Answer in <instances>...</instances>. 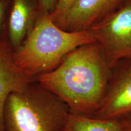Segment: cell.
Listing matches in <instances>:
<instances>
[{
	"label": "cell",
	"instance_id": "6da1fadb",
	"mask_svg": "<svg viewBox=\"0 0 131 131\" xmlns=\"http://www.w3.org/2000/svg\"><path fill=\"white\" fill-rule=\"evenodd\" d=\"M111 74L96 41L70 52L57 68L38 75L36 81L61 98L71 112L92 116L104 100Z\"/></svg>",
	"mask_w": 131,
	"mask_h": 131
},
{
	"label": "cell",
	"instance_id": "7a4b0ae2",
	"mask_svg": "<svg viewBox=\"0 0 131 131\" xmlns=\"http://www.w3.org/2000/svg\"><path fill=\"white\" fill-rule=\"evenodd\" d=\"M94 42L89 30L66 31L53 22L50 14L45 13L23 44L14 52V58L19 68L36 79L57 68L70 52Z\"/></svg>",
	"mask_w": 131,
	"mask_h": 131
},
{
	"label": "cell",
	"instance_id": "3957f363",
	"mask_svg": "<svg viewBox=\"0 0 131 131\" xmlns=\"http://www.w3.org/2000/svg\"><path fill=\"white\" fill-rule=\"evenodd\" d=\"M70 112L61 98L35 81L7 97L4 131H63Z\"/></svg>",
	"mask_w": 131,
	"mask_h": 131
},
{
	"label": "cell",
	"instance_id": "277c9868",
	"mask_svg": "<svg viewBox=\"0 0 131 131\" xmlns=\"http://www.w3.org/2000/svg\"><path fill=\"white\" fill-rule=\"evenodd\" d=\"M102 48L112 69L122 60H131V0L89 30Z\"/></svg>",
	"mask_w": 131,
	"mask_h": 131
},
{
	"label": "cell",
	"instance_id": "5b68a950",
	"mask_svg": "<svg viewBox=\"0 0 131 131\" xmlns=\"http://www.w3.org/2000/svg\"><path fill=\"white\" fill-rule=\"evenodd\" d=\"M131 115V60H122L112 69L107 93L92 117L120 119Z\"/></svg>",
	"mask_w": 131,
	"mask_h": 131
},
{
	"label": "cell",
	"instance_id": "8992f818",
	"mask_svg": "<svg viewBox=\"0 0 131 131\" xmlns=\"http://www.w3.org/2000/svg\"><path fill=\"white\" fill-rule=\"evenodd\" d=\"M125 0H76L59 27L69 32L89 30L112 14Z\"/></svg>",
	"mask_w": 131,
	"mask_h": 131
},
{
	"label": "cell",
	"instance_id": "52a82bcc",
	"mask_svg": "<svg viewBox=\"0 0 131 131\" xmlns=\"http://www.w3.org/2000/svg\"><path fill=\"white\" fill-rule=\"evenodd\" d=\"M35 80L16 64L10 45L0 41V131H4L3 112L8 96L14 92L26 89Z\"/></svg>",
	"mask_w": 131,
	"mask_h": 131
},
{
	"label": "cell",
	"instance_id": "ba28073f",
	"mask_svg": "<svg viewBox=\"0 0 131 131\" xmlns=\"http://www.w3.org/2000/svg\"><path fill=\"white\" fill-rule=\"evenodd\" d=\"M31 7L27 0H14L10 14V41L14 47H19L27 34L31 20Z\"/></svg>",
	"mask_w": 131,
	"mask_h": 131
},
{
	"label": "cell",
	"instance_id": "9c48e42d",
	"mask_svg": "<svg viewBox=\"0 0 131 131\" xmlns=\"http://www.w3.org/2000/svg\"><path fill=\"white\" fill-rule=\"evenodd\" d=\"M63 131H121L119 119H101L70 112Z\"/></svg>",
	"mask_w": 131,
	"mask_h": 131
},
{
	"label": "cell",
	"instance_id": "30bf717a",
	"mask_svg": "<svg viewBox=\"0 0 131 131\" xmlns=\"http://www.w3.org/2000/svg\"><path fill=\"white\" fill-rule=\"evenodd\" d=\"M75 1L76 0H57L55 10L50 14L52 19L57 26L61 23Z\"/></svg>",
	"mask_w": 131,
	"mask_h": 131
},
{
	"label": "cell",
	"instance_id": "8fae6325",
	"mask_svg": "<svg viewBox=\"0 0 131 131\" xmlns=\"http://www.w3.org/2000/svg\"><path fill=\"white\" fill-rule=\"evenodd\" d=\"M57 0H40L41 9L45 13L52 14L56 7Z\"/></svg>",
	"mask_w": 131,
	"mask_h": 131
},
{
	"label": "cell",
	"instance_id": "7c38bea8",
	"mask_svg": "<svg viewBox=\"0 0 131 131\" xmlns=\"http://www.w3.org/2000/svg\"><path fill=\"white\" fill-rule=\"evenodd\" d=\"M119 120L121 131H131V115Z\"/></svg>",
	"mask_w": 131,
	"mask_h": 131
},
{
	"label": "cell",
	"instance_id": "4fadbf2b",
	"mask_svg": "<svg viewBox=\"0 0 131 131\" xmlns=\"http://www.w3.org/2000/svg\"><path fill=\"white\" fill-rule=\"evenodd\" d=\"M7 0H0V27L3 24L5 12H6Z\"/></svg>",
	"mask_w": 131,
	"mask_h": 131
}]
</instances>
